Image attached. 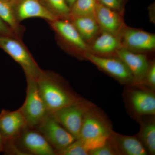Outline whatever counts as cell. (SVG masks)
<instances>
[{"label": "cell", "mask_w": 155, "mask_h": 155, "mask_svg": "<svg viewBox=\"0 0 155 155\" xmlns=\"http://www.w3.org/2000/svg\"><path fill=\"white\" fill-rule=\"evenodd\" d=\"M82 57L122 84L129 86L133 85L132 74L125 63L118 57L98 56L90 52L84 53Z\"/></svg>", "instance_id": "52a82bcc"}, {"label": "cell", "mask_w": 155, "mask_h": 155, "mask_svg": "<svg viewBox=\"0 0 155 155\" xmlns=\"http://www.w3.org/2000/svg\"><path fill=\"white\" fill-rule=\"evenodd\" d=\"M36 82L48 112L51 114L81 98L63 78L53 71L42 70Z\"/></svg>", "instance_id": "6da1fadb"}, {"label": "cell", "mask_w": 155, "mask_h": 155, "mask_svg": "<svg viewBox=\"0 0 155 155\" xmlns=\"http://www.w3.org/2000/svg\"><path fill=\"white\" fill-rule=\"evenodd\" d=\"M26 79V97L19 109L25 118L27 126L35 128L49 112L39 91L36 81L31 78Z\"/></svg>", "instance_id": "8992f818"}, {"label": "cell", "mask_w": 155, "mask_h": 155, "mask_svg": "<svg viewBox=\"0 0 155 155\" xmlns=\"http://www.w3.org/2000/svg\"><path fill=\"white\" fill-rule=\"evenodd\" d=\"M14 141L25 155H56L55 150L35 128L27 126Z\"/></svg>", "instance_id": "9c48e42d"}, {"label": "cell", "mask_w": 155, "mask_h": 155, "mask_svg": "<svg viewBox=\"0 0 155 155\" xmlns=\"http://www.w3.org/2000/svg\"><path fill=\"white\" fill-rule=\"evenodd\" d=\"M113 131L109 120L93 104L85 115L78 139L83 142L90 151L104 144Z\"/></svg>", "instance_id": "7a4b0ae2"}, {"label": "cell", "mask_w": 155, "mask_h": 155, "mask_svg": "<svg viewBox=\"0 0 155 155\" xmlns=\"http://www.w3.org/2000/svg\"><path fill=\"white\" fill-rule=\"evenodd\" d=\"M116 56L128 67L133 77V85H142L150 64L147 56L122 48L117 50Z\"/></svg>", "instance_id": "5bb4252c"}, {"label": "cell", "mask_w": 155, "mask_h": 155, "mask_svg": "<svg viewBox=\"0 0 155 155\" xmlns=\"http://www.w3.org/2000/svg\"><path fill=\"white\" fill-rule=\"evenodd\" d=\"M89 152L83 142L76 139L65 148L57 151L56 155H89Z\"/></svg>", "instance_id": "603a6c76"}, {"label": "cell", "mask_w": 155, "mask_h": 155, "mask_svg": "<svg viewBox=\"0 0 155 155\" xmlns=\"http://www.w3.org/2000/svg\"><path fill=\"white\" fill-rule=\"evenodd\" d=\"M119 37L122 48L132 51H151L155 48V35L143 30L125 26Z\"/></svg>", "instance_id": "8fae6325"}, {"label": "cell", "mask_w": 155, "mask_h": 155, "mask_svg": "<svg viewBox=\"0 0 155 155\" xmlns=\"http://www.w3.org/2000/svg\"><path fill=\"white\" fill-rule=\"evenodd\" d=\"M3 1H5L6 2H8L11 3V4H12L14 2L15 0H3Z\"/></svg>", "instance_id": "f546056e"}, {"label": "cell", "mask_w": 155, "mask_h": 155, "mask_svg": "<svg viewBox=\"0 0 155 155\" xmlns=\"http://www.w3.org/2000/svg\"><path fill=\"white\" fill-rule=\"evenodd\" d=\"M47 140L56 152L68 146L76 139L49 113L35 128Z\"/></svg>", "instance_id": "ba28073f"}, {"label": "cell", "mask_w": 155, "mask_h": 155, "mask_svg": "<svg viewBox=\"0 0 155 155\" xmlns=\"http://www.w3.org/2000/svg\"><path fill=\"white\" fill-rule=\"evenodd\" d=\"M106 7L115 11L121 12L122 9L123 0H97Z\"/></svg>", "instance_id": "484cf974"}, {"label": "cell", "mask_w": 155, "mask_h": 155, "mask_svg": "<svg viewBox=\"0 0 155 155\" xmlns=\"http://www.w3.org/2000/svg\"><path fill=\"white\" fill-rule=\"evenodd\" d=\"M0 48L19 64L26 78L37 80L42 69L22 39L16 36H0Z\"/></svg>", "instance_id": "277c9868"}, {"label": "cell", "mask_w": 155, "mask_h": 155, "mask_svg": "<svg viewBox=\"0 0 155 155\" xmlns=\"http://www.w3.org/2000/svg\"><path fill=\"white\" fill-rule=\"evenodd\" d=\"M5 147V140L0 132V153L3 152Z\"/></svg>", "instance_id": "83f0119b"}, {"label": "cell", "mask_w": 155, "mask_h": 155, "mask_svg": "<svg viewBox=\"0 0 155 155\" xmlns=\"http://www.w3.org/2000/svg\"><path fill=\"white\" fill-rule=\"evenodd\" d=\"M27 127L19 108L15 111L3 109L0 112V132L5 142L17 139Z\"/></svg>", "instance_id": "4fadbf2b"}, {"label": "cell", "mask_w": 155, "mask_h": 155, "mask_svg": "<svg viewBox=\"0 0 155 155\" xmlns=\"http://www.w3.org/2000/svg\"><path fill=\"white\" fill-rule=\"evenodd\" d=\"M93 104L92 103L81 97L52 114L67 131L78 139L80 136L85 115Z\"/></svg>", "instance_id": "5b68a950"}, {"label": "cell", "mask_w": 155, "mask_h": 155, "mask_svg": "<svg viewBox=\"0 0 155 155\" xmlns=\"http://www.w3.org/2000/svg\"><path fill=\"white\" fill-rule=\"evenodd\" d=\"M97 0H76L70 8L69 19L76 17H95Z\"/></svg>", "instance_id": "44dd1931"}, {"label": "cell", "mask_w": 155, "mask_h": 155, "mask_svg": "<svg viewBox=\"0 0 155 155\" xmlns=\"http://www.w3.org/2000/svg\"><path fill=\"white\" fill-rule=\"evenodd\" d=\"M0 17L11 27L17 36L22 38L25 28L15 18L11 3L0 0Z\"/></svg>", "instance_id": "ffe728a7"}, {"label": "cell", "mask_w": 155, "mask_h": 155, "mask_svg": "<svg viewBox=\"0 0 155 155\" xmlns=\"http://www.w3.org/2000/svg\"><path fill=\"white\" fill-rule=\"evenodd\" d=\"M155 116H148V118L140 121V130L138 137L144 146L148 153L155 154Z\"/></svg>", "instance_id": "ac0fdd59"}, {"label": "cell", "mask_w": 155, "mask_h": 155, "mask_svg": "<svg viewBox=\"0 0 155 155\" xmlns=\"http://www.w3.org/2000/svg\"><path fill=\"white\" fill-rule=\"evenodd\" d=\"M122 48L119 36L102 31L91 46H90L89 52L97 55L107 56L116 54L117 50Z\"/></svg>", "instance_id": "e0dca14e"}, {"label": "cell", "mask_w": 155, "mask_h": 155, "mask_svg": "<svg viewBox=\"0 0 155 155\" xmlns=\"http://www.w3.org/2000/svg\"><path fill=\"white\" fill-rule=\"evenodd\" d=\"M48 22L54 31L59 45L67 52L81 57L84 53L89 52L90 46L69 19H58Z\"/></svg>", "instance_id": "3957f363"}, {"label": "cell", "mask_w": 155, "mask_h": 155, "mask_svg": "<svg viewBox=\"0 0 155 155\" xmlns=\"http://www.w3.org/2000/svg\"><path fill=\"white\" fill-rule=\"evenodd\" d=\"M95 17L102 31L119 36L125 27L120 12L106 7L98 1Z\"/></svg>", "instance_id": "9a60e30c"}, {"label": "cell", "mask_w": 155, "mask_h": 155, "mask_svg": "<svg viewBox=\"0 0 155 155\" xmlns=\"http://www.w3.org/2000/svg\"><path fill=\"white\" fill-rule=\"evenodd\" d=\"M109 139L119 155L148 154L144 146L137 137L122 135L113 131Z\"/></svg>", "instance_id": "2e32d148"}, {"label": "cell", "mask_w": 155, "mask_h": 155, "mask_svg": "<svg viewBox=\"0 0 155 155\" xmlns=\"http://www.w3.org/2000/svg\"><path fill=\"white\" fill-rule=\"evenodd\" d=\"M0 36H13L19 38L14 32V31L11 29V27L1 17H0Z\"/></svg>", "instance_id": "4316f807"}, {"label": "cell", "mask_w": 155, "mask_h": 155, "mask_svg": "<svg viewBox=\"0 0 155 155\" xmlns=\"http://www.w3.org/2000/svg\"><path fill=\"white\" fill-rule=\"evenodd\" d=\"M127 90V98L131 110L139 116H155V94L148 88L132 85Z\"/></svg>", "instance_id": "30bf717a"}, {"label": "cell", "mask_w": 155, "mask_h": 155, "mask_svg": "<svg viewBox=\"0 0 155 155\" xmlns=\"http://www.w3.org/2000/svg\"><path fill=\"white\" fill-rule=\"evenodd\" d=\"M76 1V0H66V2L67 3V5H68V6H69V8L70 9L72 8L73 4H74V3Z\"/></svg>", "instance_id": "f1b7e54d"}, {"label": "cell", "mask_w": 155, "mask_h": 155, "mask_svg": "<svg viewBox=\"0 0 155 155\" xmlns=\"http://www.w3.org/2000/svg\"><path fill=\"white\" fill-rule=\"evenodd\" d=\"M147 88L154 91L155 89V64L154 62L150 64L149 67L145 76L143 83Z\"/></svg>", "instance_id": "d4e9b609"}, {"label": "cell", "mask_w": 155, "mask_h": 155, "mask_svg": "<svg viewBox=\"0 0 155 155\" xmlns=\"http://www.w3.org/2000/svg\"><path fill=\"white\" fill-rule=\"evenodd\" d=\"M44 5L58 19H69L70 9L66 0H41Z\"/></svg>", "instance_id": "7402d4cb"}, {"label": "cell", "mask_w": 155, "mask_h": 155, "mask_svg": "<svg viewBox=\"0 0 155 155\" xmlns=\"http://www.w3.org/2000/svg\"><path fill=\"white\" fill-rule=\"evenodd\" d=\"M118 155V152L109 138L104 144L89 152V155Z\"/></svg>", "instance_id": "cb8c5ba5"}, {"label": "cell", "mask_w": 155, "mask_h": 155, "mask_svg": "<svg viewBox=\"0 0 155 155\" xmlns=\"http://www.w3.org/2000/svg\"><path fill=\"white\" fill-rule=\"evenodd\" d=\"M69 20L87 43L93 39L98 34L100 29L94 17H76Z\"/></svg>", "instance_id": "d6986e66"}, {"label": "cell", "mask_w": 155, "mask_h": 155, "mask_svg": "<svg viewBox=\"0 0 155 155\" xmlns=\"http://www.w3.org/2000/svg\"><path fill=\"white\" fill-rule=\"evenodd\" d=\"M12 5L15 18L20 23L34 17L42 18L48 22L58 19L46 8L41 0H15Z\"/></svg>", "instance_id": "7c38bea8"}]
</instances>
